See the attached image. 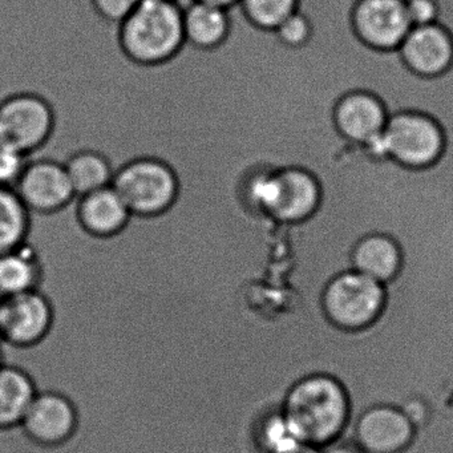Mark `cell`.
<instances>
[{"label":"cell","instance_id":"obj_21","mask_svg":"<svg viewBox=\"0 0 453 453\" xmlns=\"http://www.w3.org/2000/svg\"><path fill=\"white\" fill-rule=\"evenodd\" d=\"M237 6L257 27L275 30L286 18L296 12L299 0H240Z\"/></svg>","mask_w":453,"mask_h":453},{"label":"cell","instance_id":"obj_1","mask_svg":"<svg viewBox=\"0 0 453 453\" xmlns=\"http://www.w3.org/2000/svg\"><path fill=\"white\" fill-rule=\"evenodd\" d=\"M282 413L302 441L322 449L346 437L351 426L346 389L323 373L296 381L286 395Z\"/></svg>","mask_w":453,"mask_h":453},{"label":"cell","instance_id":"obj_22","mask_svg":"<svg viewBox=\"0 0 453 453\" xmlns=\"http://www.w3.org/2000/svg\"><path fill=\"white\" fill-rule=\"evenodd\" d=\"M274 31L283 43L291 47H298L309 41L310 35H311V25H310L309 18L303 12L296 10V12L286 18Z\"/></svg>","mask_w":453,"mask_h":453},{"label":"cell","instance_id":"obj_32","mask_svg":"<svg viewBox=\"0 0 453 453\" xmlns=\"http://www.w3.org/2000/svg\"><path fill=\"white\" fill-rule=\"evenodd\" d=\"M173 2H180V0H173Z\"/></svg>","mask_w":453,"mask_h":453},{"label":"cell","instance_id":"obj_6","mask_svg":"<svg viewBox=\"0 0 453 453\" xmlns=\"http://www.w3.org/2000/svg\"><path fill=\"white\" fill-rule=\"evenodd\" d=\"M383 134L388 157L408 168L432 165L444 150L441 127L423 113H392Z\"/></svg>","mask_w":453,"mask_h":453},{"label":"cell","instance_id":"obj_9","mask_svg":"<svg viewBox=\"0 0 453 453\" xmlns=\"http://www.w3.org/2000/svg\"><path fill=\"white\" fill-rule=\"evenodd\" d=\"M79 413L62 392L38 391L20 423L26 436L39 447L58 448L75 436Z\"/></svg>","mask_w":453,"mask_h":453},{"label":"cell","instance_id":"obj_18","mask_svg":"<svg viewBox=\"0 0 453 453\" xmlns=\"http://www.w3.org/2000/svg\"><path fill=\"white\" fill-rule=\"evenodd\" d=\"M43 278V265L28 243L0 256V299L38 290Z\"/></svg>","mask_w":453,"mask_h":453},{"label":"cell","instance_id":"obj_14","mask_svg":"<svg viewBox=\"0 0 453 453\" xmlns=\"http://www.w3.org/2000/svg\"><path fill=\"white\" fill-rule=\"evenodd\" d=\"M131 211L112 185L78 198V219L95 237L118 234L128 224Z\"/></svg>","mask_w":453,"mask_h":453},{"label":"cell","instance_id":"obj_13","mask_svg":"<svg viewBox=\"0 0 453 453\" xmlns=\"http://www.w3.org/2000/svg\"><path fill=\"white\" fill-rule=\"evenodd\" d=\"M334 119L344 139L365 145L384 131L388 113L373 95L352 92L336 104Z\"/></svg>","mask_w":453,"mask_h":453},{"label":"cell","instance_id":"obj_7","mask_svg":"<svg viewBox=\"0 0 453 453\" xmlns=\"http://www.w3.org/2000/svg\"><path fill=\"white\" fill-rule=\"evenodd\" d=\"M54 322V304L42 288L2 299L0 342L33 349L50 335Z\"/></svg>","mask_w":453,"mask_h":453},{"label":"cell","instance_id":"obj_3","mask_svg":"<svg viewBox=\"0 0 453 453\" xmlns=\"http://www.w3.org/2000/svg\"><path fill=\"white\" fill-rule=\"evenodd\" d=\"M113 189L132 216H157L168 211L179 195V180L165 161L137 157L116 169Z\"/></svg>","mask_w":453,"mask_h":453},{"label":"cell","instance_id":"obj_5","mask_svg":"<svg viewBox=\"0 0 453 453\" xmlns=\"http://www.w3.org/2000/svg\"><path fill=\"white\" fill-rule=\"evenodd\" d=\"M54 113L43 97L20 92L0 99V144L28 158L51 137Z\"/></svg>","mask_w":453,"mask_h":453},{"label":"cell","instance_id":"obj_16","mask_svg":"<svg viewBox=\"0 0 453 453\" xmlns=\"http://www.w3.org/2000/svg\"><path fill=\"white\" fill-rule=\"evenodd\" d=\"M351 262L352 269L381 285H388L402 269V250L389 235L371 234L357 243Z\"/></svg>","mask_w":453,"mask_h":453},{"label":"cell","instance_id":"obj_24","mask_svg":"<svg viewBox=\"0 0 453 453\" xmlns=\"http://www.w3.org/2000/svg\"><path fill=\"white\" fill-rule=\"evenodd\" d=\"M142 0H91L95 12L111 23L120 25Z\"/></svg>","mask_w":453,"mask_h":453},{"label":"cell","instance_id":"obj_20","mask_svg":"<svg viewBox=\"0 0 453 453\" xmlns=\"http://www.w3.org/2000/svg\"><path fill=\"white\" fill-rule=\"evenodd\" d=\"M30 229V211L14 188L0 187V256L22 248Z\"/></svg>","mask_w":453,"mask_h":453},{"label":"cell","instance_id":"obj_25","mask_svg":"<svg viewBox=\"0 0 453 453\" xmlns=\"http://www.w3.org/2000/svg\"><path fill=\"white\" fill-rule=\"evenodd\" d=\"M405 9L412 27L432 25L439 20V0H405Z\"/></svg>","mask_w":453,"mask_h":453},{"label":"cell","instance_id":"obj_2","mask_svg":"<svg viewBox=\"0 0 453 453\" xmlns=\"http://www.w3.org/2000/svg\"><path fill=\"white\" fill-rule=\"evenodd\" d=\"M124 52L140 65H160L185 44L182 6L173 0H142L119 25Z\"/></svg>","mask_w":453,"mask_h":453},{"label":"cell","instance_id":"obj_31","mask_svg":"<svg viewBox=\"0 0 453 453\" xmlns=\"http://www.w3.org/2000/svg\"><path fill=\"white\" fill-rule=\"evenodd\" d=\"M0 311H2V299H0Z\"/></svg>","mask_w":453,"mask_h":453},{"label":"cell","instance_id":"obj_30","mask_svg":"<svg viewBox=\"0 0 453 453\" xmlns=\"http://www.w3.org/2000/svg\"><path fill=\"white\" fill-rule=\"evenodd\" d=\"M335 131H336V129H335ZM335 131H334V132H335ZM334 132H333V134H334ZM331 134H330V136H331ZM330 136H328V137H330ZM328 137H327V139H328ZM326 142H327V140H326ZM323 145H325V144H323ZM323 145H322V147H323ZM320 150H322V148H320ZM318 153H319V152H318ZM315 158H317V157H315ZM314 163H315V161H314ZM312 165H314V164H312ZM311 166H310V168H311Z\"/></svg>","mask_w":453,"mask_h":453},{"label":"cell","instance_id":"obj_12","mask_svg":"<svg viewBox=\"0 0 453 453\" xmlns=\"http://www.w3.org/2000/svg\"><path fill=\"white\" fill-rule=\"evenodd\" d=\"M397 50L405 65L418 75H440L453 62L452 38L440 23L411 28Z\"/></svg>","mask_w":453,"mask_h":453},{"label":"cell","instance_id":"obj_28","mask_svg":"<svg viewBox=\"0 0 453 453\" xmlns=\"http://www.w3.org/2000/svg\"><path fill=\"white\" fill-rule=\"evenodd\" d=\"M197 2H203V4H214V6L222 7V9L230 10L237 6L240 0H197Z\"/></svg>","mask_w":453,"mask_h":453},{"label":"cell","instance_id":"obj_15","mask_svg":"<svg viewBox=\"0 0 453 453\" xmlns=\"http://www.w3.org/2000/svg\"><path fill=\"white\" fill-rule=\"evenodd\" d=\"M181 6L187 43L198 50H213L224 43L232 23L230 10L197 0Z\"/></svg>","mask_w":453,"mask_h":453},{"label":"cell","instance_id":"obj_8","mask_svg":"<svg viewBox=\"0 0 453 453\" xmlns=\"http://www.w3.org/2000/svg\"><path fill=\"white\" fill-rule=\"evenodd\" d=\"M347 437L367 453H405L415 442L416 428L399 407L379 404L355 418Z\"/></svg>","mask_w":453,"mask_h":453},{"label":"cell","instance_id":"obj_23","mask_svg":"<svg viewBox=\"0 0 453 453\" xmlns=\"http://www.w3.org/2000/svg\"><path fill=\"white\" fill-rule=\"evenodd\" d=\"M27 163V156L0 144V187L14 188Z\"/></svg>","mask_w":453,"mask_h":453},{"label":"cell","instance_id":"obj_4","mask_svg":"<svg viewBox=\"0 0 453 453\" xmlns=\"http://www.w3.org/2000/svg\"><path fill=\"white\" fill-rule=\"evenodd\" d=\"M386 302V285L354 269L336 275L323 293V309L328 319L347 331L370 327L383 314Z\"/></svg>","mask_w":453,"mask_h":453},{"label":"cell","instance_id":"obj_29","mask_svg":"<svg viewBox=\"0 0 453 453\" xmlns=\"http://www.w3.org/2000/svg\"><path fill=\"white\" fill-rule=\"evenodd\" d=\"M2 357H4V352H2V349H0V365H2V363H4Z\"/></svg>","mask_w":453,"mask_h":453},{"label":"cell","instance_id":"obj_26","mask_svg":"<svg viewBox=\"0 0 453 453\" xmlns=\"http://www.w3.org/2000/svg\"><path fill=\"white\" fill-rule=\"evenodd\" d=\"M323 453H367L357 444L351 437H343L338 441L333 442L328 447L323 448Z\"/></svg>","mask_w":453,"mask_h":453},{"label":"cell","instance_id":"obj_27","mask_svg":"<svg viewBox=\"0 0 453 453\" xmlns=\"http://www.w3.org/2000/svg\"><path fill=\"white\" fill-rule=\"evenodd\" d=\"M283 453H323V449L322 448L315 447V445L307 444V442H301V444Z\"/></svg>","mask_w":453,"mask_h":453},{"label":"cell","instance_id":"obj_10","mask_svg":"<svg viewBox=\"0 0 453 453\" xmlns=\"http://www.w3.org/2000/svg\"><path fill=\"white\" fill-rule=\"evenodd\" d=\"M14 189L33 213H54L76 200L65 164L49 158H28Z\"/></svg>","mask_w":453,"mask_h":453},{"label":"cell","instance_id":"obj_17","mask_svg":"<svg viewBox=\"0 0 453 453\" xmlns=\"http://www.w3.org/2000/svg\"><path fill=\"white\" fill-rule=\"evenodd\" d=\"M36 394L35 381L27 371L0 365V432L20 426Z\"/></svg>","mask_w":453,"mask_h":453},{"label":"cell","instance_id":"obj_11","mask_svg":"<svg viewBox=\"0 0 453 453\" xmlns=\"http://www.w3.org/2000/svg\"><path fill=\"white\" fill-rule=\"evenodd\" d=\"M352 25L365 43L378 50L399 49L412 28L405 0H357Z\"/></svg>","mask_w":453,"mask_h":453},{"label":"cell","instance_id":"obj_19","mask_svg":"<svg viewBox=\"0 0 453 453\" xmlns=\"http://www.w3.org/2000/svg\"><path fill=\"white\" fill-rule=\"evenodd\" d=\"M63 164L70 177L76 198L112 185L115 169L108 158L96 150H79Z\"/></svg>","mask_w":453,"mask_h":453}]
</instances>
